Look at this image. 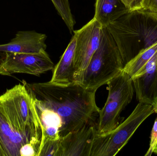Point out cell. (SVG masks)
I'll return each mask as SVG.
<instances>
[{
	"instance_id": "obj_16",
	"label": "cell",
	"mask_w": 157,
	"mask_h": 156,
	"mask_svg": "<svg viewBox=\"0 0 157 156\" xmlns=\"http://www.w3.org/2000/svg\"><path fill=\"white\" fill-rule=\"evenodd\" d=\"M52 1L72 34L74 31L75 22L71 13L69 0H52Z\"/></svg>"
},
{
	"instance_id": "obj_5",
	"label": "cell",
	"mask_w": 157,
	"mask_h": 156,
	"mask_svg": "<svg viewBox=\"0 0 157 156\" xmlns=\"http://www.w3.org/2000/svg\"><path fill=\"white\" fill-rule=\"evenodd\" d=\"M154 113L152 104L139 102L129 117L108 132L96 133L90 156H114L128 143L137 128Z\"/></svg>"
},
{
	"instance_id": "obj_2",
	"label": "cell",
	"mask_w": 157,
	"mask_h": 156,
	"mask_svg": "<svg viewBox=\"0 0 157 156\" xmlns=\"http://www.w3.org/2000/svg\"><path fill=\"white\" fill-rule=\"evenodd\" d=\"M33 97L60 116L63 129L61 137L86 125L95 122L100 109L96 102V91L72 82L59 84L50 81L28 83L23 81Z\"/></svg>"
},
{
	"instance_id": "obj_10",
	"label": "cell",
	"mask_w": 157,
	"mask_h": 156,
	"mask_svg": "<svg viewBox=\"0 0 157 156\" xmlns=\"http://www.w3.org/2000/svg\"><path fill=\"white\" fill-rule=\"evenodd\" d=\"M132 79L137 100L152 104L157 97V52Z\"/></svg>"
},
{
	"instance_id": "obj_9",
	"label": "cell",
	"mask_w": 157,
	"mask_h": 156,
	"mask_svg": "<svg viewBox=\"0 0 157 156\" xmlns=\"http://www.w3.org/2000/svg\"><path fill=\"white\" fill-rule=\"evenodd\" d=\"M96 133V124L90 123L61 138V156H90Z\"/></svg>"
},
{
	"instance_id": "obj_1",
	"label": "cell",
	"mask_w": 157,
	"mask_h": 156,
	"mask_svg": "<svg viewBox=\"0 0 157 156\" xmlns=\"http://www.w3.org/2000/svg\"><path fill=\"white\" fill-rule=\"evenodd\" d=\"M42 137L34 99L19 83L0 96V156H38Z\"/></svg>"
},
{
	"instance_id": "obj_17",
	"label": "cell",
	"mask_w": 157,
	"mask_h": 156,
	"mask_svg": "<svg viewBox=\"0 0 157 156\" xmlns=\"http://www.w3.org/2000/svg\"><path fill=\"white\" fill-rule=\"evenodd\" d=\"M59 140L45 139L41 141L38 156H61Z\"/></svg>"
},
{
	"instance_id": "obj_11",
	"label": "cell",
	"mask_w": 157,
	"mask_h": 156,
	"mask_svg": "<svg viewBox=\"0 0 157 156\" xmlns=\"http://www.w3.org/2000/svg\"><path fill=\"white\" fill-rule=\"evenodd\" d=\"M47 36L35 31H20L9 43L0 45V52L33 54L46 51Z\"/></svg>"
},
{
	"instance_id": "obj_12",
	"label": "cell",
	"mask_w": 157,
	"mask_h": 156,
	"mask_svg": "<svg viewBox=\"0 0 157 156\" xmlns=\"http://www.w3.org/2000/svg\"><path fill=\"white\" fill-rule=\"evenodd\" d=\"M32 96L42 130L41 141L45 139L59 140L63 129L60 117L53 110L45 106L42 102Z\"/></svg>"
},
{
	"instance_id": "obj_3",
	"label": "cell",
	"mask_w": 157,
	"mask_h": 156,
	"mask_svg": "<svg viewBox=\"0 0 157 156\" xmlns=\"http://www.w3.org/2000/svg\"><path fill=\"white\" fill-rule=\"evenodd\" d=\"M124 65L157 42V18L139 10L130 11L107 27Z\"/></svg>"
},
{
	"instance_id": "obj_4",
	"label": "cell",
	"mask_w": 157,
	"mask_h": 156,
	"mask_svg": "<svg viewBox=\"0 0 157 156\" xmlns=\"http://www.w3.org/2000/svg\"><path fill=\"white\" fill-rule=\"evenodd\" d=\"M124 67L119 48L106 27H102L98 48L85 70L79 84L97 91L107 84Z\"/></svg>"
},
{
	"instance_id": "obj_18",
	"label": "cell",
	"mask_w": 157,
	"mask_h": 156,
	"mask_svg": "<svg viewBox=\"0 0 157 156\" xmlns=\"http://www.w3.org/2000/svg\"><path fill=\"white\" fill-rule=\"evenodd\" d=\"M138 10L157 18V0H143Z\"/></svg>"
},
{
	"instance_id": "obj_6",
	"label": "cell",
	"mask_w": 157,
	"mask_h": 156,
	"mask_svg": "<svg viewBox=\"0 0 157 156\" xmlns=\"http://www.w3.org/2000/svg\"><path fill=\"white\" fill-rule=\"evenodd\" d=\"M107 85L108 98L96 124L99 134L110 132L120 124L121 113L132 101L134 92L132 78L123 69Z\"/></svg>"
},
{
	"instance_id": "obj_19",
	"label": "cell",
	"mask_w": 157,
	"mask_h": 156,
	"mask_svg": "<svg viewBox=\"0 0 157 156\" xmlns=\"http://www.w3.org/2000/svg\"><path fill=\"white\" fill-rule=\"evenodd\" d=\"M157 143V118L155 120L152 128L150 136V144L148 150L145 155V156H150L153 154L154 149Z\"/></svg>"
},
{
	"instance_id": "obj_7",
	"label": "cell",
	"mask_w": 157,
	"mask_h": 156,
	"mask_svg": "<svg viewBox=\"0 0 157 156\" xmlns=\"http://www.w3.org/2000/svg\"><path fill=\"white\" fill-rule=\"evenodd\" d=\"M3 53L0 58L1 75L25 73L39 76L55 67L46 51L33 54Z\"/></svg>"
},
{
	"instance_id": "obj_22",
	"label": "cell",
	"mask_w": 157,
	"mask_h": 156,
	"mask_svg": "<svg viewBox=\"0 0 157 156\" xmlns=\"http://www.w3.org/2000/svg\"><path fill=\"white\" fill-rule=\"evenodd\" d=\"M153 153L156 154L157 155V143L155 147V149H154V152Z\"/></svg>"
},
{
	"instance_id": "obj_13",
	"label": "cell",
	"mask_w": 157,
	"mask_h": 156,
	"mask_svg": "<svg viewBox=\"0 0 157 156\" xmlns=\"http://www.w3.org/2000/svg\"><path fill=\"white\" fill-rule=\"evenodd\" d=\"M76 39L74 35L58 64L52 70L50 82L59 84L74 82V58Z\"/></svg>"
},
{
	"instance_id": "obj_21",
	"label": "cell",
	"mask_w": 157,
	"mask_h": 156,
	"mask_svg": "<svg viewBox=\"0 0 157 156\" xmlns=\"http://www.w3.org/2000/svg\"><path fill=\"white\" fill-rule=\"evenodd\" d=\"M152 105L153 106L154 113L157 114V97L153 101Z\"/></svg>"
},
{
	"instance_id": "obj_20",
	"label": "cell",
	"mask_w": 157,
	"mask_h": 156,
	"mask_svg": "<svg viewBox=\"0 0 157 156\" xmlns=\"http://www.w3.org/2000/svg\"><path fill=\"white\" fill-rule=\"evenodd\" d=\"M130 11L138 10L143 0H121Z\"/></svg>"
},
{
	"instance_id": "obj_8",
	"label": "cell",
	"mask_w": 157,
	"mask_h": 156,
	"mask_svg": "<svg viewBox=\"0 0 157 156\" xmlns=\"http://www.w3.org/2000/svg\"><path fill=\"white\" fill-rule=\"evenodd\" d=\"M102 27L93 17L82 28L74 31L76 39L74 58V82L79 83L91 57L98 48Z\"/></svg>"
},
{
	"instance_id": "obj_14",
	"label": "cell",
	"mask_w": 157,
	"mask_h": 156,
	"mask_svg": "<svg viewBox=\"0 0 157 156\" xmlns=\"http://www.w3.org/2000/svg\"><path fill=\"white\" fill-rule=\"evenodd\" d=\"M121 0H96L94 18L102 27L130 12Z\"/></svg>"
},
{
	"instance_id": "obj_15",
	"label": "cell",
	"mask_w": 157,
	"mask_h": 156,
	"mask_svg": "<svg viewBox=\"0 0 157 156\" xmlns=\"http://www.w3.org/2000/svg\"><path fill=\"white\" fill-rule=\"evenodd\" d=\"M157 52V42L140 51L135 57L124 65L123 70L130 75L131 78H132Z\"/></svg>"
}]
</instances>
